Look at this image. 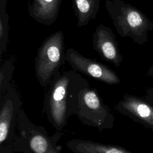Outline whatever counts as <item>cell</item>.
I'll return each instance as SVG.
<instances>
[{
    "instance_id": "cell-14",
    "label": "cell",
    "mask_w": 153,
    "mask_h": 153,
    "mask_svg": "<svg viewBox=\"0 0 153 153\" xmlns=\"http://www.w3.org/2000/svg\"><path fill=\"white\" fill-rule=\"evenodd\" d=\"M9 19L6 10L0 11V57L5 51L8 43Z\"/></svg>"
},
{
    "instance_id": "cell-12",
    "label": "cell",
    "mask_w": 153,
    "mask_h": 153,
    "mask_svg": "<svg viewBox=\"0 0 153 153\" xmlns=\"http://www.w3.org/2000/svg\"><path fill=\"white\" fill-rule=\"evenodd\" d=\"M72 7L77 19L76 26H86L91 20H94L100 8V0H72Z\"/></svg>"
},
{
    "instance_id": "cell-2",
    "label": "cell",
    "mask_w": 153,
    "mask_h": 153,
    "mask_svg": "<svg viewBox=\"0 0 153 153\" xmlns=\"http://www.w3.org/2000/svg\"><path fill=\"white\" fill-rule=\"evenodd\" d=\"M62 136V131L50 135L43 126L32 123L22 108L11 145L17 152L62 153L57 143Z\"/></svg>"
},
{
    "instance_id": "cell-16",
    "label": "cell",
    "mask_w": 153,
    "mask_h": 153,
    "mask_svg": "<svg viewBox=\"0 0 153 153\" xmlns=\"http://www.w3.org/2000/svg\"><path fill=\"white\" fill-rule=\"evenodd\" d=\"M145 99L153 106V88H149L146 90Z\"/></svg>"
},
{
    "instance_id": "cell-17",
    "label": "cell",
    "mask_w": 153,
    "mask_h": 153,
    "mask_svg": "<svg viewBox=\"0 0 153 153\" xmlns=\"http://www.w3.org/2000/svg\"><path fill=\"white\" fill-rule=\"evenodd\" d=\"M7 0H0V11H5Z\"/></svg>"
},
{
    "instance_id": "cell-9",
    "label": "cell",
    "mask_w": 153,
    "mask_h": 153,
    "mask_svg": "<svg viewBox=\"0 0 153 153\" xmlns=\"http://www.w3.org/2000/svg\"><path fill=\"white\" fill-rule=\"evenodd\" d=\"M93 47L103 60L112 63L117 67L123 60L115 35L112 29L103 24L98 25L92 37Z\"/></svg>"
},
{
    "instance_id": "cell-3",
    "label": "cell",
    "mask_w": 153,
    "mask_h": 153,
    "mask_svg": "<svg viewBox=\"0 0 153 153\" xmlns=\"http://www.w3.org/2000/svg\"><path fill=\"white\" fill-rule=\"evenodd\" d=\"M105 7L121 37H130L139 44L148 41L153 23L140 10L123 0H106Z\"/></svg>"
},
{
    "instance_id": "cell-8",
    "label": "cell",
    "mask_w": 153,
    "mask_h": 153,
    "mask_svg": "<svg viewBox=\"0 0 153 153\" xmlns=\"http://www.w3.org/2000/svg\"><path fill=\"white\" fill-rule=\"evenodd\" d=\"M115 109L118 113L153 130V106L145 98L125 93Z\"/></svg>"
},
{
    "instance_id": "cell-18",
    "label": "cell",
    "mask_w": 153,
    "mask_h": 153,
    "mask_svg": "<svg viewBox=\"0 0 153 153\" xmlns=\"http://www.w3.org/2000/svg\"><path fill=\"white\" fill-rule=\"evenodd\" d=\"M146 75L150 77L153 78V63L152 65V66L150 67V68L149 69Z\"/></svg>"
},
{
    "instance_id": "cell-5",
    "label": "cell",
    "mask_w": 153,
    "mask_h": 153,
    "mask_svg": "<svg viewBox=\"0 0 153 153\" xmlns=\"http://www.w3.org/2000/svg\"><path fill=\"white\" fill-rule=\"evenodd\" d=\"M75 115L82 123L97 128L99 131L114 126L115 118L112 111L105 103L97 88L90 85L79 93Z\"/></svg>"
},
{
    "instance_id": "cell-7",
    "label": "cell",
    "mask_w": 153,
    "mask_h": 153,
    "mask_svg": "<svg viewBox=\"0 0 153 153\" xmlns=\"http://www.w3.org/2000/svg\"><path fill=\"white\" fill-rule=\"evenodd\" d=\"M66 60L73 70L96 80L109 85H117L121 82L120 77L112 69L100 62L84 56L72 48L66 50Z\"/></svg>"
},
{
    "instance_id": "cell-13",
    "label": "cell",
    "mask_w": 153,
    "mask_h": 153,
    "mask_svg": "<svg viewBox=\"0 0 153 153\" xmlns=\"http://www.w3.org/2000/svg\"><path fill=\"white\" fill-rule=\"evenodd\" d=\"M15 69L13 61L7 59L4 62L0 68V97L2 96L8 87L13 78Z\"/></svg>"
},
{
    "instance_id": "cell-4",
    "label": "cell",
    "mask_w": 153,
    "mask_h": 153,
    "mask_svg": "<svg viewBox=\"0 0 153 153\" xmlns=\"http://www.w3.org/2000/svg\"><path fill=\"white\" fill-rule=\"evenodd\" d=\"M65 60L64 35L62 31L59 30L48 36L37 51L35 71L41 87L48 86Z\"/></svg>"
},
{
    "instance_id": "cell-6",
    "label": "cell",
    "mask_w": 153,
    "mask_h": 153,
    "mask_svg": "<svg viewBox=\"0 0 153 153\" xmlns=\"http://www.w3.org/2000/svg\"><path fill=\"white\" fill-rule=\"evenodd\" d=\"M0 145L11 143L22 102L16 88L10 85L0 97Z\"/></svg>"
},
{
    "instance_id": "cell-1",
    "label": "cell",
    "mask_w": 153,
    "mask_h": 153,
    "mask_svg": "<svg viewBox=\"0 0 153 153\" xmlns=\"http://www.w3.org/2000/svg\"><path fill=\"white\" fill-rule=\"evenodd\" d=\"M89 85L87 79L73 69L59 71L53 78L45 93L44 111L57 131H62L68 119L76 114L79 93Z\"/></svg>"
},
{
    "instance_id": "cell-15",
    "label": "cell",
    "mask_w": 153,
    "mask_h": 153,
    "mask_svg": "<svg viewBox=\"0 0 153 153\" xmlns=\"http://www.w3.org/2000/svg\"><path fill=\"white\" fill-rule=\"evenodd\" d=\"M14 152L11 143L0 145V153H14Z\"/></svg>"
},
{
    "instance_id": "cell-11",
    "label": "cell",
    "mask_w": 153,
    "mask_h": 153,
    "mask_svg": "<svg viewBox=\"0 0 153 153\" xmlns=\"http://www.w3.org/2000/svg\"><path fill=\"white\" fill-rule=\"evenodd\" d=\"M66 145L74 153H132L120 145L81 139H71L66 142Z\"/></svg>"
},
{
    "instance_id": "cell-10",
    "label": "cell",
    "mask_w": 153,
    "mask_h": 153,
    "mask_svg": "<svg viewBox=\"0 0 153 153\" xmlns=\"http://www.w3.org/2000/svg\"><path fill=\"white\" fill-rule=\"evenodd\" d=\"M62 1L28 0L29 15L37 22L50 26L58 17Z\"/></svg>"
}]
</instances>
